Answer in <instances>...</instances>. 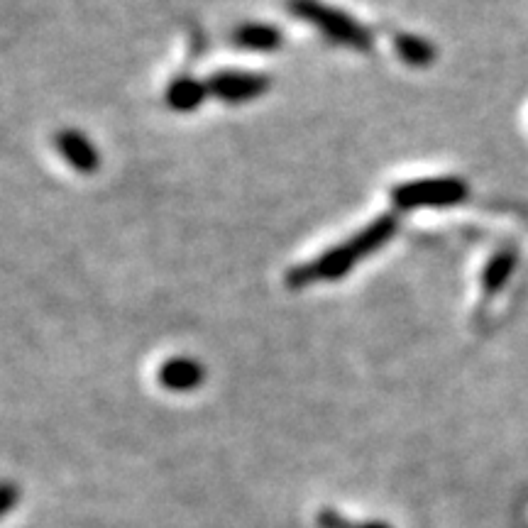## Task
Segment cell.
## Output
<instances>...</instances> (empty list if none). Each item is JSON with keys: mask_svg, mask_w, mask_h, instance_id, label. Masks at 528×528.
I'll use <instances>...</instances> for the list:
<instances>
[{"mask_svg": "<svg viewBox=\"0 0 528 528\" xmlns=\"http://www.w3.org/2000/svg\"><path fill=\"white\" fill-rule=\"evenodd\" d=\"M396 230H399V223H396V216H389V213L372 220L360 233H355L352 238L323 252L318 260H311L289 269V274H286V286H289V289H304V286L311 284L343 279L345 274H348L350 269H355L362 260H367L374 252L382 250V247L394 238Z\"/></svg>", "mask_w": 528, "mask_h": 528, "instance_id": "obj_1", "label": "cell"}, {"mask_svg": "<svg viewBox=\"0 0 528 528\" xmlns=\"http://www.w3.org/2000/svg\"><path fill=\"white\" fill-rule=\"evenodd\" d=\"M208 96V84L191 79V76H179L167 88V103L172 110L179 113H191V110L201 108V103Z\"/></svg>", "mask_w": 528, "mask_h": 528, "instance_id": "obj_7", "label": "cell"}, {"mask_svg": "<svg viewBox=\"0 0 528 528\" xmlns=\"http://www.w3.org/2000/svg\"><path fill=\"white\" fill-rule=\"evenodd\" d=\"M289 10L308 22V25L321 30L330 42L357 49V52L372 49V35L367 32V27L360 25L355 18H350L343 10L330 8V5L321 3V0H291Z\"/></svg>", "mask_w": 528, "mask_h": 528, "instance_id": "obj_2", "label": "cell"}, {"mask_svg": "<svg viewBox=\"0 0 528 528\" xmlns=\"http://www.w3.org/2000/svg\"><path fill=\"white\" fill-rule=\"evenodd\" d=\"M54 145H57V152L62 154L64 162L69 164L71 169L81 174H91L96 172L101 159H98L96 147L91 145V140L79 130H62L54 135Z\"/></svg>", "mask_w": 528, "mask_h": 528, "instance_id": "obj_5", "label": "cell"}, {"mask_svg": "<svg viewBox=\"0 0 528 528\" xmlns=\"http://www.w3.org/2000/svg\"><path fill=\"white\" fill-rule=\"evenodd\" d=\"M208 93L225 103H247L260 98L269 88V79L264 74L250 71H218L206 81Z\"/></svg>", "mask_w": 528, "mask_h": 528, "instance_id": "obj_4", "label": "cell"}, {"mask_svg": "<svg viewBox=\"0 0 528 528\" xmlns=\"http://www.w3.org/2000/svg\"><path fill=\"white\" fill-rule=\"evenodd\" d=\"M516 267V255L514 250H502L499 255H494L492 260H489L487 267H484V274H482V291L484 296H494L497 294L502 286L509 282L511 272H514Z\"/></svg>", "mask_w": 528, "mask_h": 528, "instance_id": "obj_9", "label": "cell"}, {"mask_svg": "<svg viewBox=\"0 0 528 528\" xmlns=\"http://www.w3.org/2000/svg\"><path fill=\"white\" fill-rule=\"evenodd\" d=\"M467 198V184L455 176L445 179H418L406 181L392 189V201L399 211H416V208H448L458 206Z\"/></svg>", "mask_w": 528, "mask_h": 528, "instance_id": "obj_3", "label": "cell"}, {"mask_svg": "<svg viewBox=\"0 0 528 528\" xmlns=\"http://www.w3.org/2000/svg\"><path fill=\"white\" fill-rule=\"evenodd\" d=\"M233 42L238 47L252 49V52H272V49H277L282 44V32L277 27L250 22V25H242L235 30Z\"/></svg>", "mask_w": 528, "mask_h": 528, "instance_id": "obj_8", "label": "cell"}, {"mask_svg": "<svg viewBox=\"0 0 528 528\" xmlns=\"http://www.w3.org/2000/svg\"><path fill=\"white\" fill-rule=\"evenodd\" d=\"M394 47L396 54L401 57V62L416 66V69H423V66L433 64V59H436V47L416 35H396Z\"/></svg>", "mask_w": 528, "mask_h": 528, "instance_id": "obj_10", "label": "cell"}, {"mask_svg": "<svg viewBox=\"0 0 528 528\" xmlns=\"http://www.w3.org/2000/svg\"><path fill=\"white\" fill-rule=\"evenodd\" d=\"M159 382H162V387L172 389V392L196 389L203 382L201 362L191 360V357H172L159 370Z\"/></svg>", "mask_w": 528, "mask_h": 528, "instance_id": "obj_6", "label": "cell"}]
</instances>
